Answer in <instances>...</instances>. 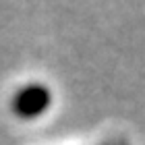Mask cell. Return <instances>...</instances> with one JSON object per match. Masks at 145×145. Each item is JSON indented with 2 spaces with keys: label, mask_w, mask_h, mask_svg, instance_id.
Listing matches in <instances>:
<instances>
[{
  "label": "cell",
  "mask_w": 145,
  "mask_h": 145,
  "mask_svg": "<svg viewBox=\"0 0 145 145\" xmlns=\"http://www.w3.org/2000/svg\"><path fill=\"white\" fill-rule=\"evenodd\" d=\"M50 91L44 85H25L15 93L12 97V110L17 116L21 118H37L39 114H44L50 106Z\"/></svg>",
  "instance_id": "1"
}]
</instances>
